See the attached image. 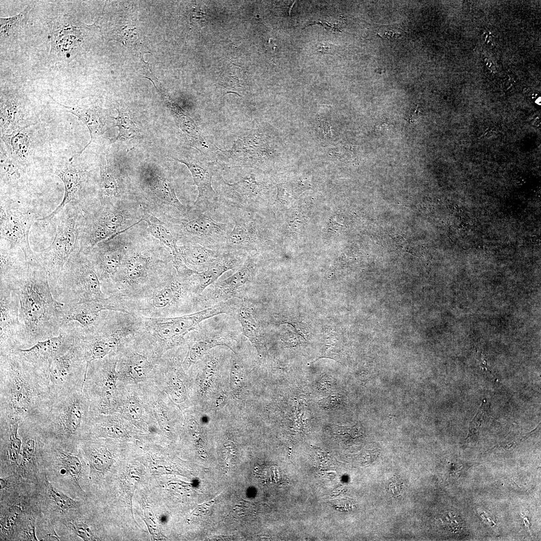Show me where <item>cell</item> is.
<instances>
[{
  "label": "cell",
  "mask_w": 541,
  "mask_h": 541,
  "mask_svg": "<svg viewBox=\"0 0 541 541\" xmlns=\"http://www.w3.org/2000/svg\"><path fill=\"white\" fill-rule=\"evenodd\" d=\"M100 185L104 194L109 197L117 196L119 187L116 179L102 159L100 161Z\"/></svg>",
  "instance_id": "37"
},
{
  "label": "cell",
  "mask_w": 541,
  "mask_h": 541,
  "mask_svg": "<svg viewBox=\"0 0 541 541\" xmlns=\"http://www.w3.org/2000/svg\"><path fill=\"white\" fill-rule=\"evenodd\" d=\"M237 316L241 325L243 335L258 351V329L252 312L245 303L243 302L240 305Z\"/></svg>",
  "instance_id": "34"
},
{
  "label": "cell",
  "mask_w": 541,
  "mask_h": 541,
  "mask_svg": "<svg viewBox=\"0 0 541 541\" xmlns=\"http://www.w3.org/2000/svg\"><path fill=\"white\" fill-rule=\"evenodd\" d=\"M115 119L119 129L118 136L115 141L119 139H130L138 135L139 130L136 124L123 112L118 110V115Z\"/></svg>",
  "instance_id": "38"
},
{
  "label": "cell",
  "mask_w": 541,
  "mask_h": 541,
  "mask_svg": "<svg viewBox=\"0 0 541 541\" xmlns=\"http://www.w3.org/2000/svg\"><path fill=\"white\" fill-rule=\"evenodd\" d=\"M276 150L269 137L258 122H253L250 129L238 136L231 147L222 149L218 146L216 161L223 168H261L275 158Z\"/></svg>",
  "instance_id": "7"
},
{
  "label": "cell",
  "mask_w": 541,
  "mask_h": 541,
  "mask_svg": "<svg viewBox=\"0 0 541 541\" xmlns=\"http://www.w3.org/2000/svg\"><path fill=\"white\" fill-rule=\"evenodd\" d=\"M225 341L221 339L194 341L188 346L187 354L183 364L189 368L192 364L199 361L208 351L217 346L224 345L231 348Z\"/></svg>",
  "instance_id": "35"
},
{
  "label": "cell",
  "mask_w": 541,
  "mask_h": 541,
  "mask_svg": "<svg viewBox=\"0 0 541 541\" xmlns=\"http://www.w3.org/2000/svg\"><path fill=\"white\" fill-rule=\"evenodd\" d=\"M46 538V540H60V537L56 534L55 530L47 534Z\"/></svg>",
  "instance_id": "49"
},
{
  "label": "cell",
  "mask_w": 541,
  "mask_h": 541,
  "mask_svg": "<svg viewBox=\"0 0 541 541\" xmlns=\"http://www.w3.org/2000/svg\"><path fill=\"white\" fill-rule=\"evenodd\" d=\"M87 363L77 338L73 346L57 358L51 365L49 387L53 398L82 389Z\"/></svg>",
  "instance_id": "10"
},
{
  "label": "cell",
  "mask_w": 541,
  "mask_h": 541,
  "mask_svg": "<svg viewBox=\"0 0 541 541\" xmlns=\"http://www.w3.org/2000/svg\"><path fill=\"white\" fill-rule=\"evenodd\" d=\"M80 240L81 250L86 251L115 235L124 221L122 214L113 207L95 208L84 204Z\"/></svg>",
  "instance_id": "12"
},
{
  "label": "cell",
  "mask_w": 541,
  "mask_h": 541,
  "mask_svg": "<svg viewBox=\"0 0 541 541\" xmlns=\"http://www.w3.org/2000/svg\"><path fill=\"white\" fill-rule=\"evenodd\" d=\"M2 138L16 157L21 160L28 157L30 150V141L24 131H14L10 134L4 135Z\"/></svg>",
  "instance_id": "36"
},
{
  "label": "cell",
  "mask_w": 541,
  "mask_h": 541,
  "mask_svg": "<svg viewBox=\"0 0 541 541\" xmlns=\"http://www.w3.org/2000/svg\"><path fill=\"white\" fill-rule=\"evenodd\" d=\"M48 495L61 510L65 511L75 508L79 506L78 502L57 489L49 481L46 479Z\"/></svg>",
  "instance_id": "39"
},
{
  "label": "cell",
  "mask_w": 541,
  "mask_h": 541,
  "mask_svg": "<svg viewBox=\"0 0 541 541\" xmlns=\"http://www.w3.org/2000/svg\"><path fill=\"white\" fill-rule=\"evenodd\" d=\"M244 380V373L240 362L237 359L232 361L230 371V387L234 393L239 392Z\"/></svg>",
  "instance_id": "41"
},
{
  "label": "cell",
  "mask_w": 541,
  "mask_h": 541,
  "mask_svg": "<svg viewBox=\"0 0 541 541\" xmlns=\"http://www.w3.org/2000/svg\"><path fill=\"white\" fill-rule=\"evenodd\" d=\"M25 534L28 540H38L35 534V520L34 517L29 519V524L25 529Z\"/></svg>",
  "instance_id": "47"
},
{
  "label": "cell",
  "mask_w": 541,
  "mask_h": 541,
  "mask_svg": "<svg viewBox=\"0 0 541 541\" xmlns=\"http://www.w3.org/2000/svg\"><path fill=\"white\" fill-rule=\"evenodd\" d=\"M217 175V189L220 195L239 205L248 204V201L257 196L263 188L262 185L256 180L253 173L232 183L225 181L219 173Z\"/></svg>",
  "instance_id": "19"
},
{
  "label": "cell",
  "mask_w": 541,
  "mask_h": 541,
  "mask_svg": "<svg viewBox=\"0 0 541 541\" xmlns=\"http://www.w3.org/2000/svg\"><path fill=\"white\" fill-rule=\"evenodd\" d=\"M123 386L121 403L118 413L124 419L134 423L143 421L147 418H153L147 409L143 398H139L138 392L126 391V387Z\"/></svg>",
  "instance_id": "27"
},
{
  "label": "cell",
  "mask_w": 541,
  "mask_h": 541,
  "mask_svg": "<svg viewBox=\"0 0 541 541\" xmlns=\"http://www.w3.org/2000/svg\"><path fill=\"white\" fill-rule=\"evenodd\" d=\"M254 235L252 222H248V220H235V225L227 234L225 242L228 248L232 249H248V245L254 240Z\"/></svg>",
  "instance_id": "29"
},
{
  "label": "cell",
  "mask_w": 541,
  "mask_h": 541,
  "mask_svg": "<svg viewBox=\"0 0 541 541\" xmlns=\"http://www.w3.org/2000/svg\"><path fill=\"white\" fill-rule=\"evenodd\" d=\"M419 111L417 108L415 110L414 112L412 114V116L409 118V122L410 123H414L417 122L419 120L420 116Z\"/></svg>",
  "instance_id": "50"
},
{
  "label": "cell",
  "mask_w": 541,
  "mask_h": 541,
  "mask_svg": "<svg viewBox=\"0 0 541 541\" xmlns=\"http://www.w3.org/2000/svg\"><path fill=\"white\" fill-rule=\"evenodd\" d=\"M21 507L18 505L12 506L1 521L3 528L10 530L14 526L21 512Z\"/></svg>",
  "instance_id": "45"
},
{
  "label": "cell",
  "mask_w": 541,
  "mask_h": 541,
  "mask_svg": "<svg viewBox=\"0 0 541 541\" xmlns=\"http://www.w3.org/2000/svg\"><path fill=\"white\" fill-rule=\"evenodd\" d=\"M58 104L65 108L67 112L76 116L89 129L91 139L89 142L81 151L80 154L81 155L95 138L102 135L105 131V124L103 121L99 108L71 107Z\"/></svg>",
  "instance_id": "28"
},
{
  "label": "cell",
  "mask_w": 541,
  "mask_h": 541,
  "mask_svg": "<svg viewBox=\"0 0 541 541\" xmlns=\"http://www.w3.org/2000/svg\"><path fill=\"white\" fill-rule=\"evenodd\" d=\"M19 300L16 292L0 284V355L18 347L20 334Z\"/></svg>",
  "instance_id": "14"
},
{
  "label": "cell",
  "mask_w": 541,
  "mask_h": 541,
  "mask_svg": "<svg viewBox=\"0 0 541 541\" xmlns=\"http://www.w3.org/2000/svg\"><path fill=\"white\" fill-rule=\"evenodd\" d=\"M171 157L185 165L191 173L198 191L194 205L202 211L215 209L219 197L212 186V179L217 170L219 166L217 162L210 161L208 158L192 160Z\"/></svg>",
  "instance_id": "15"
},
{
  "label": "cell",
  "mask_w": 541,
  "mask_h": 541,
  "mask_svg": "<svg viewBox=\"0 0 541 541\" xmlns=\"http://www.w3.org/2000/svg\"><path fill=\"white\" fill-rule=\"evenodd\" d=\"M123 416L119 413L95 415L90 424L88 433L97 437L122 438L128 435Z\"/></svg>",
  "instance_id": "24"
},
{
  "label": "cell",
  "mask_w": 541,
  "mask_h": 541,
  "mask_svg": "<svg viewBox=\"0 0 541 541\" xmlns=\"http://www.w3.org/2000/svg\"><path fill=\"white\" fill-rule=\"evenodd\" d=\"M318 50L321 53L325 54H332L331 52L332 48L329 45V44H326V43H320L317 45Z\"/></svg>",
  "instance_id": "48"
},
{
  "label": "cell",
  "mask_w": 541,
  "mask_h": 541,
  "mask_svg": "<svg viewBox=\"0 0 541 541\" xmlns=\"http://www.w3.org/2000/svg\"><path fill=\"white\" fill-rule=\"evenodd\" d=\"M84 252L94 266L103 292L108 297L124 258V247L113 237L99 242Z\"/></svg>",
  "instance_id": "13"
},
{
  "label": "cell",
  "mask_w": 541,
  "mask_h": 541,
  "mask_svg": "<svg viewBox=\"0 0 541 541\" xmlns=\"http://www.w3.org/2000/svg\"><path fill=\"white\" fill-rule=\"evenodd\" d=\"M60 177L64 185V197L60 204L51 213L38 218L44 221H51L67 204L75 203L79 205L83 203V188L85 181L84 172L71 165H64L57 167L54 171Z\"/></svg>",
  "instance_id": "16"
},
{
  "label": "cell",
  "mask_w": 541,
  "mask_h": 541,
  "mask_svg": "<svg viewBox=\"0 0 541 541\" xmlns=\"http://www.w3.org/2000/svg\"><path fill=\"white\" fill-rule=\"evenodd\" d=\"M0 243V283L8 284L22 275L27 267V262L20 248H11Z\"/></svg>",
  "instance_id": "22"
},
{
  "label": "cell",
  "mask_w": 541,
  "mask_h": 541,
  "mask_svg": "<svg viewBox=\"0 0 541 541\" xmlns=\"http://www.w3.org/2000/svg\"><path fill=\"white\" fill-rule=\"evenodd\" d=\"M118 358L116 352L87 363L82 389L95 415L117 413L120 407L123 384L117 369Z\"/></svg>",
  "instance_id": "6"
},
{
  "label": "cell",
  "mask_w": 541,
  "mask_h": 541,
  "mask_svg": "<svg viewBox=\"0 0 541 541\" xmlns=\"http://www.w3.org/2000/svg\"><path fill=\"white\" fill-rule=\"evenodd\" d=\"M183 231L188 235L207 243V246L224 239L229 232L228 224L218 222L203 212L183 219Z\"/></svg>",
  "instance_id": "17"
},
{
  "label": "cell",
  "mask_w": 541,
  "mask_h": 541,
  "mask_svg": "<svg viewBox=\"0 0 541 541\" xmlns=\"http://www.w3.org/2000/svg\"><path fill=\"white\" fill-rule=\"evenodd\" d=\"M0 482H1L0 483H1V489H4V488L6 487V486H7V485L8 484V481H7V480L6 479H4V478H1Z\"/></svg>",
  "instance_id": "51"
},
{
  "label": "cell",
  "mask_w": 541,
  "mask_h": 541,
  "mask_svg": "<svg viewBox=\"0 0 541 541\" xmlns=\"http://www.w3.org/2000/svg\"><path fill=\"white\" fill-rule=\"evenodd\" d=\"M229 310L227 303H221L192 314L167 318L173 334L182 345L185 342L184 337L201 322L219 314L228 313Z\"/></svg>",
  "instance_id": "21"
},
{
  "label": "cell",
  "mask_w": 541,
  "mask_h": 541,
  "mask_svg": "<svg viewBox=\"0 0 541 541\" xmlns=\"http://www.w3.org/2000/svg\"><path fill=\"white\" fill-rule=\"evenodd\" d=\"M81 328L76 322L65 323L58 336L39 341L28 348H16L11 352L46 374L48 378L52 363L73 346Z\"/></svg>",
  "instance_id": "11"
},
{
  "label": "cell",
  "mask_w": 541,
  "mask_h": 541,
  "mask_svg": "<svg viewBox=\"0 0 541 541\" xmlns=\"http://www.w3.org/2000/svg\"><path fill=\"white\" fill-rule=\"evenodd\" d=\"M1 120L3 123L13 126L16 125L19 121L18 108L12 103H9L1 107Z\"/></svg>",
  "instance_id": "42"
},
{
  "label": "cell",
  "mask_w": 541,
  "mask_h": 541,
  "mask_svg": "<svg viewBox=\"0 0 541 541\" xmlns=\"http://www.w3.org/2000/svg\"><path fill=\"white\" fill-rule=\"evenodd\" d=\"M95 415L83 389H79L54 398L48 412L37 426L45 437L73 443L86 436Z\"/></svg>",
  "instance_id": "3"
},
{
  "label": "cell",
  "mask_w": 541,
  "mask_h": 541,
  "mask_svg": "<svg viewBox=\"0 0 541 541\" xmlns=\"http://www.w3.org/2000/svg\"><path fill=\"white\" fill-rule=\"evenodd\" d=\"M150 189L160 201L185 214L186 208L179 200L171 182L166 178L157 176L152 181Z\"/></svg>",
  "instance_id": "31"
},
{
  "label": "cell",
  "mask_w": 541,
  "mask_h": 541,
  "mask_svg": "<svg viewBox=\"0 0 541 541\" xmlns=\"http://www.w3.org/2000/svg\"><path fill=\"white\" fill-rule=\"evenodd\" d=\"M178 250L185 264L195 271V268H207L220 255L216 251L195 242L178 246Z\"/></svg>",
  "instance_id": "25"
},
{
  "label": "cell",
  "mask_w": 541,
  "mask_h": 541,
  "mask_svg": "<svg viewBox=\"0 0 541 541\" xmlns=\"http://www.w3.org/2000/svg\"><path fill=\"white\" fill-rule=\"evenodd\" d=\"M53 400L48 377L14 353L0 355V421L39 425Z\"/></svg>",
  "instance_id": "1"
},
{
  "label": "cell",
  "mask_w": 541,
  "mask_h": 541,
  "mask_svg": "<svg viewBox=\"0 0 541 541\" xmlns=\"http://www.w3.org/2000/svg\"><path fill=\"white\" fill-rule=\"evenodd\" d=\"M144 514L147 525L152 535L154 538H162V536L152 509L148 507H145Z\"/></svg>",
  "instance_id": "44"
},
{
  "label": "cell",
  "mask_w": 541,
  "mask_h": 541,
  "mask_svg": "<svg viewBox=\"0 0 541 541\" xmlns=\"http://www.w3.org/2000/svg\"><path fill=\"white\" fill-rule=\"evenodd\" d=\"M26 11L18 15L9 17H1L0 20V33L1 41L2 39L10 36L15 30H17L21 26L25 19Z\"/></svg>",
  "instance_id": "40"
},
{
  "label": "cell",
  "mask_w": 541,
  "mask_h": 541,
  "mask_svg": "<svg viewBox=\"0 0 541 541\" xmlns=\"http://www.w3.org/2000/svg\"><path fill=\"white\" fill-rule=\"evenodd\" d=\"M23 274L5 284L17 294L20 334L18 347H32L39 341L58 336L65 324L64 304L54 297L47 270L36 259L27 261Z\"/></svg>",
  "instance_id": "2"
},
{
  "label": "cell",
  "mask_w": 541,
  "mask_h": 541,
  "mask_svg": "<svg viewBox=\"0 0 541 541\" xmlns=\"http://www.w3.org/2000/svg\"><path fill=\"white\" fill-rule=\"evenodd\" d=\"M33 207L9 197L1 198L0 242L11 248H20L26 261L36 258L29 241L30 230L36 219Z\"/></svg>",
  "instance_id": "8"
},
{
  "label": "cell",
  "mask_w": 541,
  "mask_h": 541,
  "mask_svg": "<svg viewBox=\"0 0 541 541\" xmlns=\"http://www.w3.org/2000/svg\"><path fill=\"white\" fill-rule=\"evenodd\" d=\"M1 435L5 442V448L10 459L17 462L21 454L22 440L19 434V423L1 422Z\"/></svg>",
  "instance_id": "32"
},
{
  "label": "cell",
  "mask_w": 541,
  "mask_h": 541,
  "mask_svg": "<svg viewBox=\"0 0 541 541\" xmlns=\"http://www.w3.org/2000/svg\"><path fill=\"white\" fill-rule=\"evenodd\" d=\"M145 221L148 225V231L155 238L159 240L171 251L173 263L177 274L183 278L192 276L195 271L189 268L182 260L177 245V238L174 232L165 226L153 215L145 212L139 220Z\"/></svg>",
  "instance_id": "18"
},
{
  "label": "cell",
  "mask_w": 541,
  "mask_h": 541,
  "mask_svg": "<svg viewBox=\"0 0 541 541\" xmlns=\"http://www.w3.org/2000/svg\"><path fill=\"white\" fill-rule=\"evenodd\" d=\"M103 311H119L109 297L103 302L91 301L64 306L65 324L74 321L84 328L93 326Z\"/></svg>",
  "instance_id": "20"
},
{
  "label": "cell",
  "mask_w": 541,
  "mask_h": 541,
  "mask_svg": "<svg viewBox=\"0 0 541 541\" xmlns=\"http://www.w3.org/2000/svg\"><path fill=\"white\" fill-rule=\"evenodd\" d=\"M338 403V397L333 395L321 400L319 404L324 409H333L337 406Z\"/></svg>",
  "instance_id": "46"
},
{
  "label": "cell",
  "mask_w": 541,
  "mask_h": 541,
  "mask_svg": "<svg viewBox=\"0 0 541 541\" xmlns=\"http://www.w3.org/2000/svg\"><path fill=\"white\" fill-rule=\"evenodd\" d=\"M83 213L79 205L70 203L54 217L55 235L47 248L36 253L37 260L47 270L50 287L57 282L70 256L81 250L80 230Z\"/></svg>",
  "instance_id": "4"
},
{
  "label": "cell",
  "mask_w": 541,
  "mask_h": 541,
  "mask_svg": "<svg viewBox=\"0 0 541 541\" xmlns=\"http://www.w3.org/2000/svg\"><path fill=\"white\" fill-rule=\"evenodd\" d=\"M238 263V259L232 251H229L220 254L207 268L201 272H198L194 275L196 277L197 285L193 292L197 294H200L225 272L234 269Z\"/></svg>",
  "instance_id": "23"
},
{
  "label": "cell",
  "mask_w": 541,
  "mask_h": 541,
  "mask_svg": "<svg viewBox=\"0 0 541 541\" xmlns=\"http://www.w3.org/2000/svg\"><path fill=\"white\" fill-rule=\"evenodd\" d=\"M536 103H537V104H539V103L540 102V98H538V99H537V100H536Z\"/></svg>",
  "instance_id": "52"
},
{
  "label": "cell",
  "mask_w": 541,
  "mask_h": 541,
  "mask_svg": "<svg viewBox=\"0 0 541 541\" xmlns=\"http://www.w3.org/2000/svg\"><path fill=\"white\" fill-rule=\"evenodd\" d=\"M1 178L2 185L13 189L19 188L25 181L22 169L6 156L1 157Z\"/></svg>",
  "instance_id": "33"
},
{
  "label": "cell",
  "mask_w": 541,
  "mask_h": 541,
  "mask_svg": "<svg viewBox=\"0 0 541 541\" xmlns=\"http://www.w3.org/2000/svg\"><path fill=\"white\" fill-rule=\"evenodd\" d=\"M117 352L119 379L126 385H138L148 381L160 359L140 333L124 342Z\"/></svg>",
  "instance_id": "9"
},
{
  "label": "cell",
  "mask_w": 541,
  "mask_h": 541,
  "mask_svg": "<svg viewBox=\"0 0 541 541\" xmlns=\"http://www.w3.org/2000/svg\"><path fill=\"white\" fill-rule=\"evenodd\" d=\"M51 289L55 299L65 306L87 302H103L107 298L102 291L92 262L82 250L70 256Z\"/></svg>",
  "instance_id": "5"
},
{
  "label": "cell",
  "mask_w": 541,
  "mask_h": 541,
  "mask_svg": "<svg viewBox=\"0 0 541 541\" xmlns=\"http://www.w3.org/2000/svg\"><path fill=\"white\" fill-rule=\"evenodd\" d=\"M68 526L75 534L83 540H93V534L90 527L82 521H74L68 523Z\"/></svg>",
  "instance_id": "43"
},
{
  "label": "cell",
  "mask_w": 541,
  "mask_h": 541,
  "mask_svg": "<svg viewBox=\"0 0 541 541\" xmlns=\"http://www.w3.org/2000/svg\"><path fill=\"white\" fill-rule=\"evenodd\" d=\"M252 270V260L248 256L234 274L216 284L213 293L215 297L226 300L235 296L237 289L250 279Z\"/></svg>",
  "instance_id": "26"
},
{
  "label": "cell",
  "mask_w": 541,
  "mask_h": 541,
  "mask_svg": "<svg viewBox=\"0 0 541 541\" xmlns=\"http://www.w3.org/2000/svg\"><path fill=\"white\" fill-rule=\"evenodd\" d=\"M83 449L88 454L93 468L98 471L107 470L112 465L113 456L108 445L102 442H82Z\"/></svg>",
  "instance_id": "30"
}]
</instances>
